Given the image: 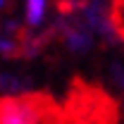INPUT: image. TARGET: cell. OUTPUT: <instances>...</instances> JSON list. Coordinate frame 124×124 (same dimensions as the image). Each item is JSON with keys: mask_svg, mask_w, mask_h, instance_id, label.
Segmentation results:
<instances>
[{"mask_svg": "<svg viewBox=\"0 0 124 124\" xmlns=\"http://www.w3.org/2000/svg\"><path fill=\"white\" fill-rule=\"evenodd\" d=\"M72 17H77L79 22L95 36V41H103L108 46H117L122 41V33L115 24L112 15V5L110 0H74L69 10Z\"/></svg>", "mask_w": 124, "mask_h": 124, "instance_id": "6da1fadb", "label": "cell"}, {"mask_svg": "<svg viewBox=\"0 0 124 124\" xmlns=\"http://www.w3.org/2000/svg\"><path fill=\"white\" fill-rule=\"evenodd\" d=\"M48 100L33 93L0 95V124H43Z\"/></svg>", "mask_w": 124, "mask_h": 124, "instance_id": "7a4b0ae2", "label": "cell"}, {"mask_svg": "<svg viewBox=\"0 0 124 124\" xmlns=\"http://www.w3.org/2000/svg\"><path fill=\"white\" fill-rule=\"evenodd\" d=\"M55 31L60 36V41L64 43V48L74 55H88L93 48H95V36L86 29L77 17H72L69 12L60 10V15L55 19Z\"/></svg>", "mask_w": 124, "mask_h": 124, "instance_id": "3957f363", "label": "cell"}, {"mask_svg": "<svg viewBox=\"0 0 124 124\" xmlns=\"http://www.w3.org/2000/svg\"><path fill=\"white\" fill-rule=\"evenodd\" d=\"M22 53V24L17 19H5L0 26V57L12 60Z\"/></svg>", "mask_w": 124, "mask_h": 124, "instance_id": "277c9868", "label": "cell"}, {"mask_svg": "<svg viewBox=\"0 0 124 124\" xmlns=\"http://www.w3.org/2000/svg\"><path fill=\"white\" fill-rule=\"evenodd\" d=\"M50 12V0H24L22 22L29 31H41Z\"/></svg>", "mask_w": 124, "mask_h": 124, "instance_id": "5b68a950", "label": "cell"}, {"mask_svg": "<svg viewBox=\"0 0 124 124\" xmlns=\"http://www.w3.org/2000/svg\"><path fill=\"white\" fill-rule=\"evenodd\" d=\"M29 79L17 74V72H7V69H0V95H24L29 91Z\"/></svg>", "mask_w": 124, "mask_h": 124, "instance_id": "8992f818", "label": "cell"}, {"mask_svg": "<svg viewBox=\"0 0 124 124\" xmlns=\"http://www.w3.org/2000/svg\"><path fill=\"white\" fill-rule=\"evenodd\" d=\"M108 77H110V81H112V86H115V88H119V91L124 93V62H122V60L110 62Z\"/></svg>", "mask_w": 124, "mask_h": 124, "instance_id": "52a82bcc", "label": "cell"}, {"mask_svg": "<svg viewBox=\"0 0 124 124\" xmlns=\"http://www.w3.org/2000/svg\"><path fill=\"white\" fill-rule=\"evenodd\" d=\"M112 15H115V24H117V29H119V33L124 38V0H119L117 5H112Z\"/></svg>", "mask_w": 124, "mask_h": 124, "instance_id": "ba28073f", "label": "cell"}, {"mask_svg": "<svg viewBox=\"0 0 124 124\" xmlns=\"http://www.w3.org/2000/svg\"><path fill=\"white\" fill-rule=\"evenodd\" d=\"M7 2H10V0H0V12H2V10L7 7Z\"/></svg>", "mask_w": 124, "mask_h": 124, "instance_id": "9c48e42d", "label": "cell"}]
</instances>
